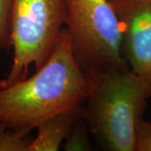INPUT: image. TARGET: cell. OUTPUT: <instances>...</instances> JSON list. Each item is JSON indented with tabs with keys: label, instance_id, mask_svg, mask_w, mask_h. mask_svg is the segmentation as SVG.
Returning a JSON list of instances; mask_svg holds the SVG:
<instances>
[{
	"label": "cell",
	"instance_id": "1",
	"mask_svg": "<svg viewBox=\"0 0 151 151\" xmlns=\"http://www.w3.org/2000/svg\"><path fill=\"white\" fill-rule=\"evenodd\" d=\"M87 92L86 73L63 28L52 54L35 74L0 88V122L29 133L50 117L81 108Z\"/></svg>",
	"mask_w": 151,
	"mask_h": 151
},
{
	"label": "cell",
	"instance_id": "2",
	"mask_svg": "<svg viewBox=\"0 0 151 151\" xmlns=\"http://www.w3.org/2000/svg\"><path fill=\"white\" fill-rule=\"evenodd\" d=\"M88 92L82 118L111 151H134L135 134L151 86L125 64L84 70Z\"/></svg>",
	"mask_w": 151,
	"mask_h": 151
},
{
	"label": "cell",
	"instance_id": "3",
	"mask_svg": "<svg viewBox=\"0 0 151 151\" xmlns=\"http://www.w3.org/2000/svg\"><path fill=\"white\" fill-rule=\"evenodd\" d=\"M65 0H14L10 70L1 88L27 78L30 65L40 70L50 58L65 24Z\"/></svg>",
	"mask_w": 151,
	"mask_h": 151
},
{
	"label": "cell",
	"instance_id": "4",
	"mask_svg": "<svg viewBox=\"0 0 151 151\" xmlns=\"http://www.w3.org/2000/svg\"><path fill=\"white\" fill-rule=\"evenodd\" d=\"M65 24L83 70L125 64L122 32L109 0H65Z\"/></svg>",
	"mask_w": 151,
	"mask_h": 151
},
{
	"label": "cell",
	"instance_id": "5",
	"mask_svg": "<svg viewBox=\"0 0 151 151\" xmlns=\"http://www.w3.org/2000/svg\"><path fill=\"white\" fill-rule=\"evenodd\" d=\"M131 70L151 86V0H109Z\"/></svg>",
	"mask_w": 151,
	"mask_h": 151
},
{
	"label": "cell",
	"instance_id": "6",
	"mask_svg": "<svg viewBox=\"0 0 151 151\" xmlns=\"http://www.w3.org/2000/svg\"><path fill=\"white\" fill-rule=\"evenodd\" d=\"M81 108L56 114L38 125L28 151H57L68 134Z\"/></svg>",
	"mask_w": 151,
	"mask_h": 151
},
{
	"label": "cell",
	"instance_id": "7",
	"mask_svg": "<svg viewBox=\"0 0 151 151\" xmlns=\"http://www.w3.org/2000/svg\"><path fill=\"white\" fill-rule=\"evenodd\" d=\"M63 149L65 151H89L92 150L86 133L85 120L81 116V109L63 142Z\"/></svg>",
	"mask_w": 151,
	"mask_h": 151
},
{
	"label": "cell",
	"instance_id": "8",
	"mask_svg": "<svg viewBox=\"0 0 151 151\" xmlns=\"http://www.w3.org/2000/svg\"><path fill=\"white\" fill-rule=\"evenodd\" d=\"M32 139L29 133L12 129L0 122V151H28Z\"/></svg>",
	"mask_w": 151,
	"mask_h": 151
},
{
	"label": "cell",
	"instance_id": "9",
	"mask_svg": "<svg viewBox=\"0 0 151 151\" xmlns=\"http://www.w3.org/2000/svg\"><path fill=\"white\" fill-rule=\"evenodd\" d=\"M14 0H0V53L12 46Z\"/></svg>",
	"mask_w": 151,
	"mask_h": 151
},
{
	"label": "cell",
	"instance_id": "10",
	"mask_svg": "<svg viewBox=\"0 0 151 151\" xmlns=\"http://www.w3.org/2000/svg\"><path fill=\"white\" fill-rule=\"evenodd\" d=\"M134 151H151V121L142 119L138 124Z\"/></svg>",
	"mask_w": 151,
	"mask_h": 151
},
{
	"label": "cell",
	"instance_id": "11",
	"mask_svg": "<svg viewBox=\"0 0 151 151\" xmlns=\"http://www.w3.org/2000/svg\"><path fill=\"white\" fill-rule=\"evenodd\" d=\"M1 86H2V82H1V80H0V88H1Z\"/></svg>",
	"mask_w": 151,
	"mask_h": 151
}]
</instances>
